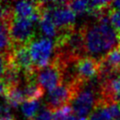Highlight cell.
<instances>
[{"label":"cell","mask_w":120,"mask_h":120,"mask_svg":"<svg viewBox=\"0 0 120 120\" xmlns=\"http://www.w3.org/2000/svg\"><path fill=\"white\" fill-rule=\"evenodd\" d=\"M88 56L100 60L110 51L120 46V35L112 27L109 12L82 26Z\"/></svg>","instance_id":"obj_1"},{"label":"cell","mask_w":120,"mask_h":120,"mask_svg":"<svg viewBox=\"0 0 120 120\" xmlns=\"http://www.w3.org/2000/svg\"><path fill=\"white\" fill-rule=\"evenodd\" d=\"M99 99V81L98 78L83 83L78 90L70 103L73 113L78 117H84L92 112ZM89 115V114H88Z\"/></svg>","instance_id":"obj_2"},{"label":"cell","mask_w":120,"mask_h":120,"mask_svg":"<svg viewBox=\"0 0 120 120\" xmlns=\"http://www.w3.org/2000/svg\"><path fill=\"white\" fill-rule=\"evenodd\" d=\"M35 21L26 18L14 16L10 21V39L12 48L17 49L20 47L30 46L36 38L37 30Z\"/></svg>","instance_id":"obj_3"},{"label":"cell","mask_w":120,"mask_h":120,"mask_svg":"<svg viewBox=\"0 0 120 120\" xmlns=\"http://www.w3.org/2000/svg\"><path fill=\"white\" fill-rule=\"evenodd\" d=\"M85 82H82L79 80L73 82H63L56 88L48 92L45 106L52 112H55L63 107L70 105L78 90Z\"/></svg>","instance_id":"obj_4"},{"label":"cell","mask_w":120,"mask_h":120,"mask_svg":"<svg viewBox=\"0 0 120 120\" xmlns=\"http://www.w3.org/2000/svg\"><path fill=\"white\" fill-rule=\"evenodd\" d=\"M37 82L46 91L50 92L63 83L64 68L53 59L44 68L37 69Z\"/></svg>","instance_id":"obj_5"},{"label":"cell","mask_w":120,"mask_h":120,"mask_svg":"<svg viewBox=\"0 0 120 120\" xmlns=\"http://www.w3.org/2000/svg\"><path fill=\"white\" fill-rule=\"evenodd\" d=\"M54 51V42L50 38H40L30 45V52L36 69L50 64Z\"/></svg>","instance_id":"obj_6"},{"label":"cell","mask_w":120,"mask_h":120,"mask_svg":"<svg viewBox=\"0 0 120 120\" xmlns=\"http://www.w3.org/2000/svg\"><path fill=\"white\" fill-rule=\"evenodd\" d=\"M77 80L82 82H88L97 79L100 71V60L92 56H83L74 63Z\"/></svg>","instance_id":"obj_7"},{"label":"cell","mask_w":120,"mask_h":120,"mask_svg":"<svg viewBox=\"0 0 120 120\" xmlns=\"http://www.w3.org/2000/svg\"><path fill=\"white\" fill-rule=\"evenodd\" d=\"M10 62L23 74L31 73L37 70L32 60L30 46H24L14 49L13 53L10 57Z\"/></svg>","instance_id":"obj_8"},{"label":"cell","mask_w":120,"mask_h":120,"mask_svg":"<svg viewBox=\"0 0 120 120\" xmlns=\"http://www.w3.org/2000/svg\"><path fill=\"white\" fill-rule=\"evenodd\" d=\"M9 28L10 21L0 20V55L6 58H10L13 53Z\"/></svg>","instance_id":"obj_9"},{"label":"cell","mask_w":120,"mask_h":120,"mask_svg":"<svg viewBox=\"0 0 120 120\" xmlns=\"http://www.w3.org/2000/svg\"><path fill=\"white\" fill-rule=\"evenodd\" d=\"M86 120H113V118L109 111L107 102L99 98Z\"/></svg>","instance_id":"obj_10"},{"label":"cell","mask_w":120,"mask_h":120,"mask_svg":"<svg viewBox=\"0 0 120 120\" xmlns=\"http://www.w3.org/2000/svg\"><path fill=\"white\" fill-rule=\"evenodd\" d=\"M4 97L7 100V104L9 105L10 107L16 108L19 105H22L25 101L21 85L7 89Z\"/></svg>","instance_id":"obj_11"},{"label":"cell","mask_w":120,"mask_h":120,"mask_svg":"<svg viewBox=\"0 0 120 120\" xmlns=\"http://www.w3.org/2000/svg\"><path fill=\"white\" fill-rule=\"evenodd\" d=\"M22 111L27 120H33L37 113L38 112L39 109L41 108L39 105V101H24L22 105Z\"/></svg>","instance_id":"obj_12"},{"label":"cell","mask_w":120,"mask_h":120,"mask_svg":"<svg viewBox=\"0 0 120 120\" xmlns=\"http://www.w3.org/2000/svg\"><path fill=\"white\" fill-rule=\"evenodd\" d=\"M14 17V5L11 2L0 1V20L11 21Z\"/></svg>","instance_id":"obj_13"},{"label":"cell","mask_w":120,"mask_h":120,"mask_svg":"<svg viewBox=\"0 0 120 120\" xmlns=\"http://www.w3.org/2000/svg\"><path fill=\"white\" fill-rule=\"evenodd\" d=\"M89 1H68V6L76 15L87 13Z\"/></svg>","instance_id":"obj_14"},{"label":"cell","mask_w":120,"mask_h":120,"mask_svg":"<svg viewBox=\"0 0 120 120\" xmlns=\"http://www.w3.org/2000/svg\"><path fill=\"white\" fill-rule=\"evenodd\" d=\"M109 18H110V22H111L112 27L120 35V11L115 10V9H112L110 8Z\"/></svg>","instance_id":"obj_15"},{"label":"cell","mask_w":120,"mask_h":120,"mask_svg":"<svg viewBox=\"0 0 120 120\" xmlns=\"http://www.w3.org/2000/svg\"><path fill=\"white\" fill-rule=\"evenodd\" d=\"M52 112L45 106L39 109L38 112L37 113V115L33 120H52Z\"/></svg>","instance_id":"obj_16"},{"label":"cell","mask_w":120,"mask_h":120,"mask_svg":"<svg viewBox=\"0 0 120 120\" xmlns=\"http://www.w3.org/2000/svg\"><path fill=\"white\" fill-rule=\"evenodd\" d=\"M14 118L10 112V106L8 104L0 105V120L12 119Z\"/></svg>","instance_id":"obj_17"},{"label":"cell","mask_w":120,"mask_h":120,"mask_svg":"<svg viewBox=\"0 0 120 120\" xmlns=\"http://www.w3.org/2000/svg\"><path fill=\"white\" fill-rule=\"evenodd\" d=\"M10 58H6L2 55H0V78L3 77L4 73H5V70H6V68L8 66V60Z\"/></svg>","instance_id":"obj_18"},{"label":"cell","mask_w":120,"mask_h":120,"mask_svg":"<svg viewBox=\"0 0 120 120\" xmlns=\"http://www.w3.org/2000/svg\"><path fill=\"white\" fill-rule=\"evenodd\" d=\"M7 91V84L2 78H0V95H5Z\"/></svg>","instance_id":"obj_19"},{"label":"cell","mask_w":120,"mask_h":120,"mask_svg":"<svg viewBox=\"0 0 120 120\" xmlns=\"http://www.w3.org/2000/svg\"><path fill=\"white\" fill-rule=\"evenodd\" d=\"M110 8H111L112 9H115V10H119V11H120V1H113V2H111Z\"/></svg>","instance_id":"obj_20"},{"label":"cell","mask_w":120,"mask_h":120,"mask_svg":"<svg viewBox=\"0 0 120 120\" xmlns=\"http://www.w3.org/2000/svg\"><path fill=\"white\" fill-rule=\"evenodd\" d=\"M6 120H15L14 118H12V119H6Z\"/></svg>","instance_id":"obj_21"}]
</instances>
